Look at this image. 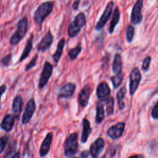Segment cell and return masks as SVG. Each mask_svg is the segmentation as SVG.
<instances>
[{"label":"cell","instance_id":"cb8c5ba5","mask_svg":"<svg viewBox=\"0 0 158 158\" xmlns=\"http://www.w3.org/2000/svg\"><path fill=\"white\" fill-rule=\"evenodd\" d=\"M126 93H127V89L125 86H123L118 90V91L117 93L116 98H117L118 107L120 110H122L125 106L123 100L125 97Z\"/></svg>","mask_w":158,"mask_h":158},{"label":"cell","instance_id":"4fadbf2b","mask_svg":"<svg viewBox=\"0 0 158 158\" xmlns=\"http://www.w3.org/2000/svg\"><path fill=\"white\" fill-rule=\"evenodd\" d=\"M110 89L108 84L102 81L98 86L96 89V96L98 98L102 101H106L110 96Z\"/></svg>","mask_w":158,"mask_h":158},{"label":"cell","instance_id":"836d02e7","mask_svg":"<svg viewBox=\"0 0 158 158\" xmlns=\"http://www.w3.org/2000/svg\"><path fill=\"white\" fill-rule=\"evenodd\" d=\"M151 61V57L150 56H148L144 59L142 64V66H141V69L143 71H147L148 70L150 65Z\"/></svg>","mask_w":158,"mask_h":158},{"label":"cell","instance_id":"ba28073f","mask_svg":"<svg viewBox=\"0 0 158 158\" xmlns=\"http://www.w3.org/2000/svg\"><path fill=\"white\" fill-rule=\"evenodd\" d=\"M141 79V75L140 71L138 67L134 68L130 74V83L129 90L130 94L133 96L139 86Z\"/></svg>","mask_w":158,"mask_h":158},{"label":"cell","instance_id":"277c9868","mask_svg":"<svg viewBox=\"0 0 158 158\" xmlns=\"http://www.w3.org/2000/svg\"><path fill=\"white\" fill-rule=\"evenodd\" d=\"M78 134L73 133L65 139L64 143V155L66 157H73L78 149Z\"/></svg>","mask_w":158,"mask_h":158},{"label":"cell","instance_id":"4316f807","mask_svg":"<svg viewBox=\"0 0 158 158\" xmlns=\"http://www.w3.org/2000/svg\"><path fill=\"white\" fill-rule=\"evenodd\" d=\"M81 44L79 43L78 44L77 46H76L74 48L71 49L69 51V56L70 57V59L71 60H75L77 56H78V54H80V52L81 51Z\"/></svg>","mask_w":158,"mask_h":158},{"label":"cell","instance_id":"7402d4cb","mask_svg":"<svg viewBox=\"0 0 158 158\" xmlns=\"http://www.w3.org/2000/svg\"><path fill=\"white\" fill-rule=\"evenodd\" d=\"M120 10L118 9V7H116L113 12V14H112V17L111 19V21L109 25V33H112L115 27H116V25H117V23L119 22L120 20Z\"/></svg>","mask_w":158,"mask_h":158},{"label":"cell","instance_id":"d6a6232c","mask_svg":"<svg viewBox=\"0 0 158 158\" xmlns=\"http://www.w3.org/2000/svg\"><path fill=\"white\" fill-rule=\"evenodd\" d=\"M12 59V54H9L6 55V56H4L2 58V59L1 60V62H2V64L4 66L8 67L11 64Z\"/></svg>","mask_w":158,"mask_h":158},{"label":"cell","instance_id":"484cf974","mask_svg":"<svg viewBox=\"0 0 158 158\" xmlns=\"http://www.w3.org/2000/svg\"><path fill=\"white\" fill-rule=\"evenodd\" d=\"M106 112L107 115H110L114 112V99L113 97H110L106 100Z\"/></svg>","mask_w":158,"mask_h":158},{"label":"cell","instance_id":"ab89813d","mask_svg":"<svg viewBox=\"0 0 158 158\" xmlns=\"http://www.w3.org/2000/svg\"><path fill=\"white\" fill-rule=\"evenodd\" d=\"M0 17H1V15H0Z\"/></svg>","mask_w":158,"mask_h":158},{"label":"cell","instance_id":"9c48e42d","mask_svg":"<svg viewBox=\"0 0 158 158\" xmlns=\"http://www.w3.org/2000/svg\"><path fill=\"white\" fill-rule=\"evenodd\" d=\"M35 109L36 104L35 99L33 98H31L27 102L25 111L22 117V123L23 125H26L30 121Z\"/></svg>","mask_w":158,"mask_h":158},{"label":"cell","instance_id":"7c38bea8","mask_svg":"<svg viewBox=\"0 0 158 158\" xmlns=\"http://www.w3.org/2000/svg\"><path fill=\"white\" fill-rule=\"evenodd\" d=\"M104 148V140L102 138H98L91 145L89 153L93 157H98L103 151Z\"/></svg>","mask_w":158,"mask_h":158},{"label":"cell","instance_id":"83f0119b","mask_svg":"<svg viewBox=\"0 0 158 158\" xmlns=\"http://www.w3.org/2000/svg\"><path fill=\"white\" fill-rule=\"evenodd\" d=\"M123 80V75L122 73L118 75H115L110 77V81L112 83L114 88H117L121 84Z\"/></svg>","mask_w":158,"mask_h":158},{"label":"cell","instance_id":"ac0fdd59","mask_svg":"<svg viewBox=\"0 0 158 158\" xmlns=\"http://www.w3.org/2000/svg\"><path fill=\"white\" fill-rule=\"evenodd\" d=\"M23 103V99L20 95L16 96L13 99L12 109L14 115L17 119H19V116L22 112Z\"/></svg>","mask_w":158,"mask_h":158},{"label":"cell","instance_id":"6da1fadb","mask_svg":"<svg viewBox=\"0 0 158 158\" xmlns=\"http://www.w3.org/2000/svg\"><path fill=\"white\" fill-rule=\"evenodd\" d=\"M54 8V3L52 1H47L41 3L36 10L33 20L36 25H40L44 20L52 12Z\"/></svg>","mask_w":158,"mask_h":158},{"label":"cell","instance_id":"d4e9b609","mask_svg":"<svg viewBox=\"0 0 158 158\" xmlns=\"http://www.w3.org/2000/svg\"><path fill=\"white\" fill-rule=\"evenodd\" d=\"M105 117L104 105L101 102H98L96 106V122L98 124L101 123Z\"/></svg>","mask_w":158,"mask_h":158},{"label":"cell","instance_id":"52a82bcc","mask_svg":"<svg viewBox=\"0 0 158 158\" xmlns=\"http://www.w3.org/2000/svg\"><path fill=\"white\" fill-rule=\"evenodd\" d=\"M114 6V3L112 1H110L107 4L102 15L101 16V17L99 18L98 22L96 25L95 29L96 30H101L106 25V24L107 23V22L109 20L112 15Z\"/></svg>","mask_w":158,"mask_h":158},{"label":"cell","instance_id":"d590c367","mask_svg":"<svg viewBox=\"0 0 158 158\" xmlns=\"http://www.w3.org/2000/svg\"><path fill=\"white\" fill-rule=\"evenodd\" d=\"M6 85L5 84H3L2 85L0 86V102H1V97L3 94V93L6 91Z\"/></svg>","mask_w":158,"mask_h":158},{"label":"cell","instance_id":"74e56055","mask_svg":"<svg viewBox=\"0 0 158 158\" xmlns=\"http://www.w3.org/2000/svg\"><path fill=\"white\" fill-rule=\"evenodd\" d=\"M89 151H88V150H85V151H83L81 154H80V157H88V155H89Z\"/></svg>","mask_w":158,"mask_h":158},{"label":"cell","instance_id":"44dd1931","mask_svg":"<svg viewBox=\"0 0 158 158\" xmlns=\"http://www.w3.org/2000/svg\"><path fill=\"white\" fill-rule=\"evenodd\" d=\"M112 71L115 75L122 73V57L120 54H115L114 60L112 62Z\"/></svg>","mask_w":158,"mask_h":158},{"label":"cell","instance_id":"f35d334b","mask_svg":"<svg viewBox=\"0 0 158 158\" xmlns=\"http://www.w3.org/2000/svg\"><path fill=\"white\" fill-rule=\"evenodd\" d=\"M20 157V153L19 152H16V153H14L11 157H13V158H15V157Z\"/></svg>","mask_w":158,"mask_h":158},{"label":"cell","instance_id":"3957f363","mask_svg":"<svg viewBox=\"0 0 158 158\" xmlns=\"http://www.w3.org/2000/svg\"><path fill=\"white\" fill-rule=\"evenodd\" d=\"M86 23V16L83 12L78 13L74 18L73 20L70 22L68 27V35L70 38H74L78 35L81 29Z\"/></svg>","mask_w":158,"mask_h":158},{"label":"cell","instance_id":"8fae6325","mask_svg":"<svg viewBox=\"0 0 158 158\" xmlns=\"http://www.w3.org/2000/svg\"><path fill=\"white\" fill-rule=\"evenodd\" d=\"M53 42V35L51 31L49 30L47 33L43 37L37 46L38 51L44 52L47 51L52 45Z\"/></svg>","mask_w":158,"mask_h":158},{"label":"cell","instance_id":"f546056e","mask_svg":"<svg viewBox=\"0 0 158 158\" xmlns=\"http://www.w3.org/2000/svg\"><path fill=\"white\" fill-rule=\"evenodd\" d=\"M9 137L7 135H4L0 137V154L4 151L8 141Z\"/></svg>","mask_w":158,"mask_h":158},{"label":"cell","instance_id":"5b68a950","mask_svg":"<svg viewBox=\"0 0 158 158\" xmlns=\"http://www.w3.org/2000/svg\"><path fill=\"white\" fill-rule=\"evenodd\" d=\"M143 0H136L132 7L130 15V22L132 24L138 25L143 20Z\"/></svg>","mask_w":158,"mask_h":158},{"label":"cell","instance_id":"2e32d148","mask_svg":"<svg viewBox=\"0 0 158 158\" xmlns=\"http://www.w3.org/2000/svg\"><path fill=\"white\" fill-rule=\"evenodd\" d=\"M92 89L89 85H85L80 91L78 95V102L80 105L85 107L87 106Z\"/></svg>","mask_w":158,"mask_h":158},{"label":"cell","instance_id":"1f68e13d","mask_svg":"<svg viewBox=\"0 0 158 158\" xmlns=\"http://www.w3.org/2000/svg\"><path fill=\"white\" fill-rule=\"evenodd\" d=\"M38 55L37 54H36L33 57V58L31 59V60L28 62V64L26 65L25 68V72H27L29 70H30L31 68H33V67H35L36 64V62H37V60H38Z\"/></svg>","mask_w":158,"mask_h":158},{"label":"cell","instance_id":"4dcf8cb0","mask_svg":"<svg viewBox=\"0 0 158 158\" xmlns=\"http://www.w3.org/2000/svg\"><path fill=\"white\" fill-rule=\"evenodd\" d=\"M15 149H16V143L15 141H12L8 146V149H7V150L6 151V157H11L12 156V154H14L15 153Z\"/></svg>","mask_w":158,"mask_h":158},{"label":"cell","instance_id":"e575fe53","mask_svg":"<svg viewBox=\"0 0 158 158\" xmlns=\"http://www.w3.org/2000/svg\"><path fill=\"white\" fill-rule=\"evenodd\" d=\"M151 116L155 119H158V102L156 103V104L152 110Z\"/></svg>","mask_w":158,"mask_h":158},{"label":"cell","instance_id":"e0dca14e","mask_svg":"<svg viewBox=\"0 0 158 158\" xmlns=\"http://www.w3.org/2000/svg\"><path fill=\"white\" fill-rule=\"evenodd\" d=\"M15 116L12 114L6 115L0 125L1 128L6 132H10L14 127L15 122Z\"/></svg>","mask_w":158,"mask_h":158},{"label":"cell","instance_id":"30bf717a","mask_svg":"<svg viewBox=\"0 0 158 158\" xmlns=\"http://www.w3.org/2000/svg\"><path fill=\"white\" fill-rule=\"evenodd\" d=\"M125 127L124 122H118L113 125L107 130V136L112 139H116L121 137L123 135Z\"/></svg>","mask_w":158,"mask_h":158},{"label":"cell","instance_id":"f1b7e54d","mask_svg":"<svg viewBox=\"0 0 158 158\" xmlns=\"http://www.w3.org/2000/svg\"><path fill=\"white\" fill-rule=\"evenodd\" d=\"M135 35V28L131 25H128L126 30V38L128 42H131Z\"/></svg>","mask_w":158,"mask_h":158},{"label":"cell","instance_id":"8d00e7d4","mask_svg":"<svg viewBox=\"0 0 158 158\" xmlns=\"http://www.w3.org/2000/svg\"><path fill=\"white\" fill-rule=\"evenodd\" d=\"M80 1H81V0H75L74 1L73 5H72V8L73 10H77L78 9V6H79Z\"/></svg>","mask_w":158,"mask_h":158},{"label":"cell","instance_id":"5bb4252c","mask_svg":"<svg viewBox=\"0 0 158 158\" xmlns=\"http://www.w3.org/2000/svg\"><path fill=\"white\" fill-rule=\"evenodd\" d=\"M52 138H53V134L52 132L48 133L45 136L44 139H43L41 144L40 151H39L40 157H44L48 154L50 150L51 143H52Z\"/></svg>","mask_w":158,"mask_h":158},{"label":"cell","instance_id":"9a60e30c","mask_svg":"<svg viewBox=\"0 0 158 158\" xmlns=\"http://www.w3.org/2000/svg\"><path fill=\"white\" fill-rule=\"evenodd\" d=\"M76 85L73 83H68L62 86L59 91V98H68L71 97L75 90Z\"/></svg>","mask_w":158,"mask_h":158},{"label":"cell","instance_id":"ffe728a7","mask_svg":"<svg viewBox=\"0 0 158 158\" xmlns=\"http://www.w3.org/2000/svg\"><path fill=\"white\" fill-rule=\"evenodd\" d=\"M83 130H82V134L81 136V141L83 143H86L88 141V138L91 133V128L90 127V123L89 120L85 118L83 119Z\"/></svg>","mask_w":158,"mask_h":158},{"label":"cell","instance_id":"603a6c76","mask_svg":"<svg viewBox=\"0 0 158 158\" xmlns=\"http://www.w3.org/2000/svg\"><path fill=\"white\" fill-rule=\"evenodd\" d=\"M65 39L64 38H62L60 40V41L58 42V44H57V49L55 51V52L54 53V54L52 55V59H53V60L54 61V62L56 64H57L61 56H62V52H63V49H64V46H65Z\"/></svg>","mask_w":158,"mask_h":158},{"label":"cell","instance_id":"7a4b0ae2","mask_svg":"<svg viewBox=\"0 0 158 158\" xmlns=\"http://www.w3.org/2000/svg\"><path fill=\"white\" fill-rule=\"evenodd\" d=\"M28 29V19L27 17H23L20 19L17 25V30L11 36L9 42L11 45H17L20 41L23 40L27 34Z\"/></svg>","mask_w":158,"mask_h":158},{"label":"cell","instance_id":"d6986e66","mask_svg":"<svg viewBox=\"0 0 158 158\" xmlns=\"http://www.w3.org/2000/svg\"><path fill=\"white\" fill-rule=\"evenodd\" d=\"M33 33H31L30 36H29V38H28V40H27L26 42V44L23 50V52L21 54V56L19 59V62H22L23 60H24L30 54V53L31 51L32 48H33Z\"/></svg>","mask_w":158,"mask_h":158},{"label":"cell","instance_id":"8992f818","mask_svg":"<svg viewBox=\"0 0 158 158\" xmlns=\"http://www.w3.org/2000/svg\"><path fill=\"white\" fill-rule=\"evenodd\" d=\"M52 70H53L52 65L48 61L45 62L40 77L39 81H38L39 89L43 88L47 85L49 78L52 75Z\"/></svg>","mask_w":158,"mask_h":158}]
</instances>
